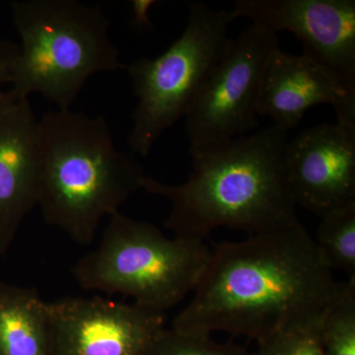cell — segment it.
Here are the masks:
<instances>
[{
  "mask_svg": "<svg viewBox=\"0 0 355 355\" xmlns=\"http://www.w3.org/2000/svg\"><path fill=\"white\" fill-rule=\"evenodd\" d=\"M345 284L336 282L302 224L223 242L173 322L174 330L217 331L261 343L323 319Z\"/></svg>",
  "mask_w": 355,
  "mask_h": 355,
  "instance_id": "cell-1",
  "label": "cell"
},
{
  "mask_svg": "<svg viewBox=\"0 0 355 355\" xmlns=\"http://www.w3.org/2000/svg\"><path fill=\"white\" fill-rule=\"evenodd\" d=\"M288 132L270 125L211 146L190 148L193 169L183 184L146 176L142 190L171 202L165 228L203 242L226 227L250 236L300 223L288 181Z\"/></svg>",
  "mask_w": 355,
  "mask_h": 355,
  "instance_id": "cell-2",
  "label": "cell"
},
{
  "mask_svg": "<svg viewBox=\"0 0 355 355\" xmlns=\"http://www.w3.org/2000/svg\"><path fill=\"white\" fill-rule=\"evenodd\" d=\"M38 205L44 221L77 244L94 240L100 222L142 188L144 168L114 146L103 116L57 110L40 121Z\"/></svg>",
  "mask_w": 355,
  "mask_h": 355,
  "instance_id": "cell-3",
  "label": "cell"
},
{
  "mask_svg": "<svg viewBox=\"0 0 355 355\" xmlns=\"http://www.w3.org/2000/svg\"><path fill=\"white\" fill-rule=\"evenodd\" d=\"M11 9L21 39L11 78L18 99L38 93L58 110H70L91 76L125 69L101 7L76 0H19Z\"/></svg>",
  "mask_w": 355,
  "mask_h": 355,
  "instance_id": "cell-4",
  "label": "cell"
},
{
  "mask_svg": "<svg viewBox=\"0 0 355 355\" xmlns=\"http://www.w3.org/2000/svg\"><path fill=\"white\" fill-rule=\"evenodd\" d=\"M210 258L205 242L170 239L154 224L118 211L110 216L98 247L77 261L73 275L86 291L121 294L164 313L195 291Z\"/></svg>",
  "mask_w": 355,
  "mask_h": 355,
  "instance_id": "cell-5",
  "label": "cell"
},
{
  "mask_svg": "<svg viewBox=\"0 0 355 355\" xmlns=\"http://www.w3.org/2000/svg\"><path fill=\"white\" fill-rule=\"evenodd\" d=\"M236 19L233 11L191 3L184 32L164 53L125 67L139 101L128 139L133 155H148L159 137L186 116L223 55Z\"/></svg>",
  "mask_w": 355,
  "mask_h": 355,
  "instance_id": "cell-6",
  "label": "cell"
},
{
  "mask_svg": "<svg viewBox=\"0 0 355 355\" xmlns=\"http://www.w3.org/2000/svg\"><path fill=\"white\" fill-rule=\"evenodd\" d=\"M277 35L251 24L230 39L187 113L190 148L221 144L259 127L263 70Z\"/></svg>",
  "mask_w": 355,
  "mask_h": 355,
  "instance_id": "cell-7",
  "label": "cell"
},
{
  "mask_svg": "<svg viewBox=\"0 0 355 355\" xmlns=\"http://www.w3.org/2000/svg\"><path fill=\"white\" fill-rule=\"evenodd\" d=\"M51 355H141L164 329V313L101 297L48 302Z\"/></svg>",
  "mask_w": 355,
  "mask_h": 355,
  "instance_id": "cell-8",
  "label": "cell"
},
{
  "mask_svg": "<svg viewBox=\"0 0 355 355\" xmlns=\"http://www.w3.org/2000/svg\"><path fill=\"white\" fill-rule=\"evenodd\" d=\"M232 11L272 34L292 33L304 55L355 83L354 0H237Z\"/></svg>",
  "mask_w": 355,
  "mask_h": 355,
  "instance_id": "cell-9",
  "label": "cell"
},
{
  "mask_svg": "<svg viewBox=\"0 0 355 355\" xmlns=\"http://www.w3.org/2000/svg\"><path fill=\"white\" fill-rule=\"evenodd\" d=\"M286 166L297 207L323 216L355 202V125L306 128L289 139Z\"/></svg>",
  "mask_w": 355,
  "mask_h": 355,
  "instance_id": "cell-10",
  "label": "cell"
},
{
  "mask_svg": "<svg viewBox=\"0 0 355 355\" xmlns=\"http://www.w3.org/2000/svg\"><path fill=\"white\" fill-rule=\"evenodd\" d=\"M330 105L336 121L355 125V83L308 55H294L279 44L268 55L261 81L259 116L288 132L318 105Z\"/></svg>",
  "mask_w": 355,
  "mask_h": 355,
  "instance_id": "cell-11",
  "label": "cell"
},
{
  "mask_svg": "<svg viewBox=\"0 0 355 355\" xmlns=\"http://www.w3.org/2000/svg\"><path fill=\"white\" fill-rule=\"evenodd\" d=\"M40 173V121L28 99L19 100L0 114V256L38 205Z\"/></svg>",
  "mask_w": 355,
  "mask_h": 355,
  "instance_id": "cell-12",
  "label": "cell"
},
{
  "mask_svg": "<svg viewBox=\"0 0 355 355\" xmlns=\"http://www.w3.org/2000/svg\"><path fill=\"white\" fill-rule=\"evenodd\" d=\"M0 355H51L48 302L35 289L0 282Z\"/></svg>",
  "mask_w": 355,
  "mask_h": 355,
  "instance_id": "cell-13",
  "label": "cell"
},
{
  "mask_svg": "<svg viewBox=\"0 0 355 355\" xmlns=\"http://www.w3.org/2000/svg\"><path fill=\"white\" fill-rule=\"evenodd\" d=\"M321 218L314 238L320 253L331 270H342L355 282V202Z\"/></svg>",
  "mask_w": 355,
  "mask_h": 355,
  "instance_id": "cell-14",
  "label": "cell"
},
{
  "mask_svg": "<svg viewBox=\"0 0 355 355\" xmlns=\"http://www.w3.org/2000/svg\"><path fill=\"white\" fill-rule=\"evenodd\" d=\"M320 342L323 355H355V282L345 288L322 320Z\"/></svg>",
  "mask_w": 355,
  "mask_h": 355,
  "instance_id": "cell-15",
  "label": "cell"
},
{
  "mask_svg": "<svg viewBox=\"0 0 355 355\" xmlns=\"http://www.w3.org/2000/svg\"><path fill=\"white\" fill-rule=\"evenodd\" d=\"M141 355H253L238 345L214 342L209 336L162 329Z\"/></svg>",
  "mask_w": 355,
  "mask_h": 355,
  "instance_id": "cell-16",
  "label": "cell"
},
{
  "mask_svg": "<svg viewBox=\"0 0 355 355\" xmlns=\"http://www.w3.org/2000/svg\"><path fill=\"white\" fill-rule=\"evenodd\" d=\"M322 320L314 324L273 335L268 340L259 343L258 350L252 354L323 355L320 342Z\"/></svg>",
  "mask_w": 355,
  "mask_h": 355,
  "instance_id": "cell-17",
  "label": "cell"
},
{
  "mask_svg": "<svg viewBox=\"0 0 355 355\" xmlns=\"http://www.w3.org/2000/svg\"><path fill=\"white\" fill-rule=\"evenodd\" d=\"M18 51L19 46L17 44L8 41H0V114H3L20 100L12 91L4 92L2 89L4 84H11L13 62Z\"/></svg>",
  "mask_w": 355,
  "mask_h": 355,
  "instance_id": "cell-18",
  "label": "cell"
},
{
  "mask_svg": "<svg viewBox=\"0 0 355 355\" xmlns=\"http://www.w3.org/2000/svg\"><path fill=\"white\" fill-rule=\"evenodd\" d=\"M156 3L153 0H133L132 1V24L139 30L151 29L149 9Z\"/></svg>",
  "mask_w": 355,
  "mask_h": 355,
  "instance_id": "cell-19",
  "label": "cell"
}]
</instances>
